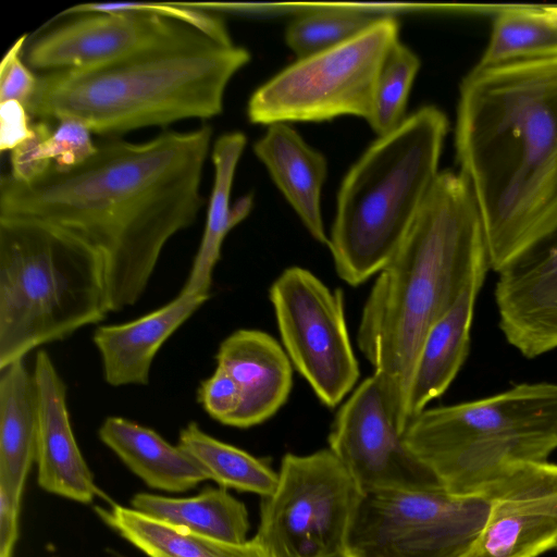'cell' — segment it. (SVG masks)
<instances>
[{
	"label": "cell",
	"mask_w": 557,
	"mask_h": 557,
	"mask_svg": "<svg viewBox=\"0 0 557 557\" xmlns=\"http://www.w3.org/2000/svg\"><path fill=\"white\" fill-rule=\"evenodd\" d=\"M197 398L212 419L225 425L237 412L242 403L240 389L236 381L218 366L213 374L200 383Z\"/></svg>",
	"instance_id": "836d02e7"
},
{
	"label": "cell",
	"mask_w": 557,
	"mask_h": 557,
	"mask_svg": "<svg viewBox=\"0 0 557 557\" xmlns=\"http://www.w3.org/2000/svg\"><path fill=\"white\" fill-rule=\"evenodd\" d=\"M210 295L181 292L166 305L133 321L98 326L92 341L104 381L114 387L147 385L154 356Z\"/></svg>",
	"instance_id": "ac0fdd59"
},
{
	"label": "cell",
	"mask_w": 557,
	"mask_h": 557,
	"mask_svg": "<svg viewBox=\"0 0 557 557\" xmlns=\"http://www.w3.org/2000/svg\"><path fill=\"white\" fill-rule=\"evenodd\" d=\"M216 366L237 383L242 403L227 425L247 429L273 417L293 387L292 362L283 346L260 330H237L219 346Z\"/></svg>",
	"instance_id": "e0dca14e"
},
{
	"label": "cell",
	"mask_w": 557,
	"mask_h": 557,
	"mask_svg": "<svg viewBox=\"0 0 557 557\" xmlns=\"http://www.w3.org/2000/svg\"><path fill=\"white\" fill-rule=\"evenodd\" d=\"M108 312L94 249L42 224L0 219V370Z\"/></svg>",
	"instance_id": "8992f818"
},
{
	"label": "cell",
	"mask_w": 557,
	"mask_h": 557,
	"mask_svg": "<svg viewBox=\"0 0 557 557\" xmlns=\"http://www.w3.org/2000/svg\"><path fill=\"white\" fill-rule=\"evenodd\" d=\"M420 69L418 55L398 41L381 69L369 125L380 136L396 129L406 119L409 91Z\"/></svg>",
	"instance_id": "f1b7e54d"
},
{
	"label": "cell",
	"mask_w": 557,
	"mask_h": 557,
	"mask_svg": "<svg viewBox=\"0 0 557 557\" xmlns=\"http://www.w3.org/2000/svg\"><path fill=\"white\" fill-rule=\"evenodd\" d=\"M26 35L14 41L0 64V103L18 101L25 107L29 102L37 85V75L23 59Z\"/></svg>",
	"instance_id": "d6a6232c"
},
{
	"label": "cell",
	"mask_w": 557,
	"mask_h": 557,
	"mask_svg": "<svg viewBox=\"0 0 557 557\" xmlns=\"http://www.w3.org/2000/svg\"><path fill=\"white\" fill-rule=\"evenodd\" d=\"M247 143L242 132L221 135L213 144L211 159L214 180L200 246L182 292L210 295L212 273L221 256L227 233L242 222L252 208V196L246 195L231 207L230 198L237 163Z\"/></svg>",
	"instance_id": "603a6c76"
},
{
	"label": "cell",
	"mask_w": 557,
	"mask_h": 557,
	"mask_svg": "<svg viewBox=\"0 0 557 557\" xmlns=\"http://www.w3.org/2000/svg\"><path fill=\"white\" fill-rule=\"evenodd\" d=\"M496 273L498 325L508 344L529 359L557 349V230Z\"/></svg>",
	"instance_id": "9a60e30c"
},
{
	"label": "cell",
	"mask_w": 557,
	"mask_h": 557,
	"mask_svg": "<svg viewBox=\"0 0 557 557\" xmlns=\"http://www.w3.org/2000/svg\"><path fill=\"white\" fill-rule=\"evenodd\" d=\"M191 26L150 13L91 12L71 17L37 37L23 52L44 73L108 65L163 45Z\"/></svg>",
	"instance_id": "5bb4252c"
},
{
	"label": "cell",
	"mask_w": 557,
	"mask_h": 557,
	"mask_svg": "<svg viewBox=\"0 0 557 557\" xmlns=\"http://www.w3.org/2000/svg\"><path fill=\"white\" fill-rule=\"evenodd\" d=\"M33 134V122L26 107L18 101L0 103V150L12 151Z\"/></svg>",
	"instance_id": "e575fe53"
},
{
	"label": "cell",
	"mask_w": 557,
	"mask_h": 557,
	"mask_svg": "<svg viewBox=\"0 0 557 557\" xmlns=\"http://www.w3.org/2000/svg\"><path fill=\"white\" fill-rule=\"evenodd\" d=\"M447 132L445 113L424 106L380 136L346 174L327 246L348 285L379 273L403 243L440 174Z\"/></svg>",
	"instance_id": "5b68a950"
},
{
	"label": "cell",
	"mask_w": 557,
	"mask_h": 557,
	"mask_svg": "<svg viewBox=\"0 0 557 557\" xmlns=\"http://www.w3.org/2000/svg\"><path fill=\"white\" fill-rule=\"evenodd\" d=\"M131 504L144 515L199 535L233 544L248 541V510L221 486H207L191 497L137 493Z\"/></svg>",
	"instance_id": "cb8c5ba5"
},
{
	"label": "cell",
	"mask_w": 557,
	"mask_h": 557,
	"mask_svg": "<svg viewBox=\"0 0 557 557\" xmlns=\"http://www.w3.org/2000/svg\"><path fill=\"white\" fill-rule=\"evenodd\" d=\"M212 127L163 132L145 143L111 139L69 170L32 183L0 181V219L66 234L102 259L109 311L134 306L171 237L205 205L201 180Z\"/></svg>",
	"instance_id": "6da1fadb"
},
{
	"label": "cell",
	"mask_w": 557,
	"mask_h": 557,
	"mask_svg": "<svg viewBox=\"0 0 557 557\" xmlns=\"http://www.w3.org/2000/svg\"><path fill=\"white\" fill-rule=\"evenodd\" d=\"M545 9L557 17V5H545Z\"/></svg>",
	"instance_id": "8d00e7d4"
},
{
	"label": "cell",
	"mask_w": 557,
	"mask_h": 557,
	"mask_svg": "<svg viewBox=\"0 0 557 557\" xmlns=\"http://www.w3.org/2000/svg\"><path fill=\"white\" fill-rule=\"evenodd\" d=\"M177 445L221 487L265 497L276 485L277 472L267 461L207 434L194 421L180 431Z\"/></svg>",
	"instance_id": "4316f807"
},
{
	"label": "cell",
	"mask_w": 557,
	"mask_h": 557,
	"mask_svg": "<svg viewBox=\"0 0 557 557\" xmlns=\"http://www.w3.org/2000/svg\"><path fill=\"white\" fill-rule=\"evenodd\" d=\"M0 372V487L21 502L37 458V389L24 359Z\"/></svg>",
	"instance_id": "7402d4cb"
},
{
	"label": "cell",
	"mask_w": 557,
	"mask_h": 557,
	"mask_svg": "<svg viewBox=\"0 0 557 557\" xmlns=\"http://www.w3.org/2000/svg\"><path fill=\"white\" fill-rule=\"evenodd\" d=\"M91 12H135L161 15L191 26L220 44H233L221 17L212 12L189 7L185 2L83 3L65 9L57 17Z\"/></svg>",
	"instance_id": "f546056e"
},
{
	"label": "cell",
	"mask_w": 557,
	"mask_h": 557,
	"mask_svg": "<svg viewBox=\"0 0 557 557\" xmlns=\"http://www.w3.org/2000/svg\"><path fill=\"white\" fill-rule=\"evenodd\" d=\"M253 152L293 207L310 235L329 245L321 213V190L327 175L325 157L288 124L275 123L253 144Z\"/></svg>",
	"instance_id": "d6986e66"
},
{
	"label": "cell",
	"mask_w": 557,
	"mask_h": 557,
	"mask_svg": "<svg viewBox=\"0 0 557 557\" xmlns=\"http://www.w3.org/2000/svg\"><path fill=\"white\" fill-rule=\"evenodd\" d=\"M441 486L481 494L506 466L557 449V384L521 383L478 400L424 409L401 434Z\"/></svg>",
	"instance_id": "52a82bcc"
},
{
	"label": "cell",
	"mask_w": 557,
	"mask_h": 557,
	"mask_svg": "<svg viewBox=\"0 0 557 557\" xmlns=\"http://www.w3.org/2000/svg\"><path fill=\"white\" fill-rule=\"evenodd\" d=\"M91 132L75 120H61L47 138L48 159L59 170H69L88 160L97 150Z\"/></svg>",
	"instance_id": "4dcf8cb0"
},
{
	"label": "cell",
	"mask_w": 557,
	"mask_h": 557,
	"mask_svg": "<svg viewBox=\"0 0 557 557\" xmlns=\"http://www.w3.org/2000/svg\"><path fill=\"white\" fill-rule=\"evenodd\" d=\"M481 494L488 513L469 557H537L557 548V463H510Z\"/></svg>",
	"instance_id": "4fadbf2b"
},
{
	"label": "cell",
	"mask_w": 557,
	"mask_h": 557,
	"mask_svg": "<svg viewBox=\"0 0 557 557\" xmlns=\"http://www.w3.org/2000/svg\"><path fill=\"white\" fill-rule=\"evenodd\" d=\"M96 512L108 527L148 557H268L253 537L242 544L226 543L117 504L110 508L97 507Z\"/></svg>",
	"instance_id": "d4e9b609"
},
{
	"label": "cell",
	"mask_w": 557,
	"mask_h": 557,
	"mask_svg": "<svg viewBox=\"0 0 557 557\" xmlns=\"http://www.w3.org/2000/svg\"><path fill=\"white\" fill-rule=\"evenodd\" d=\"M488 269L471 188L459 172L442 171L403 243L377 273L357 332L359 349L386 386L400 434L426 333Z\"/></svg>",
	"instance_id": "3957f363"
},
{
	"label": "cell",
	"mask_w": 557,
	"mask_h": 557,
	"mask_svg": "<svg viewBox=\"0 0 557 557\" xmlns=\"http://www.w3.org/2000/svg\"><path fill=\"white\" fill-rule=\"evenodd\" d=\"M557 549V548H556Z\"/></svg>",
	"instance_id": "74e56055"
},
{
	"label": "cell",
	"mask_w": 557,
	"mask_h": 557,
	"mask_svg": "<svg viewBox=\"0 0 557 557\" xmlns=\"http://www.w3.org/2000/svg\"><path fill=\"white\" fill-rule=\"evenodd\" d=\"M455 147L497 272L557 230V58L473 67Z\"/></svg>",
	"instance_id": "7a4b0ae2"
},
{
	"label": "cell",
	"mask_w": 557,
	"mask_h": 557,
	"mask_svg": "<svg viewBox=\"0 0 557 557\" xmlns=\"http://www.w3.org/2000/svg\"><path fill=\"white\" fill-rule=\"evenodd\" d=\"M33 375L38 400V484L50 494L90 504L98 488L73 433L67 386L47 351L37 352Z\"/></svg>",
	"instance_id": "2e32d148"
},
{
	"label": "cell",
	"mask_w": 557,
	"mask_h": 557,
	"mask_svg": "<svg viewBox=\"0 0 557 557\" xmlns=\"http://www.w3.org/2000/svg\"><path fill=\"white\" fill-rule=\"evenodd\" d=\"M329 449L360 493L440 485L403 440L386 386L374 372L339 407Z\"/></svg>",
	"instance_id": "7c38bea8"
},
{
	"label": "cell",
	"mask_w": 557,
	"mask_h": 557,
	"mask_svg": "<svg viewBox=\"0 0 557 557\" xmlns=\"http://www.w3.org/2000/svg\"><path fill=\"white\" fill-rule=\"evenodd\" d=\"M100 441L146 485L170 493L186 492L209 480L178 445L152 429L122 417H108L99 428Z\"/></svg>",
	"instance_id": "44dd1931"
},
{
	"label": "cell",
	"mask_w": 557,
	"mask_h": 557,
	"mask_svg": "<svg viewBox=\"0 0 557 557\" xmlns=\"http://www.w3.org/2000/svg\"><path fill=\"white\" fill-rule=\"evenodd\" d=\"M269 298L290 362L318 399L335 408L360 375L343 292L330 289L305 268L289 267L272 283Z\"/></svg>",
	"instance_id": "8fae6325"
},
{
	"label": "cell",
	"mask_w": 557,
	"mask_h": 557,
	"mask_svg": "<svg viewBox=\"0 0 557 557\" xmlns=\"http://www.w3.org/2000/svg\"><path fill=\"white\" fill-rule=\"evenodd\" d=\"M52 128L48 121L33 123V134L17 145L10 157V175L22 183H32L44 176L53 165L46 154L45 144Z\"/></svg>",
	"instance_id": "1f68e13d"
},
{
	"label": "cell",
	"mask_w": 557,
	"mask_h": 557,
	"mask_svg": "<svg viewBox=\"0 0 557 557\" xmlns=\"http://www.w3.org/2000/svg\"><path fill=\"white\" fill-rule=\"evenodd\" d=\"M249 61L244 47L190 28L108 65L38 75L26 109L38 120L78 121L99 135L208 120L221 114L230 81Z\"/></svg>",
	"instance_id": "277c9868"
},
{
	"label": "cell",
	"mask_w": 557,
	"mask_h": 557,
	"mask_svg": "<svg viewBox=\"0 0 557 557\" xmlns=\"http://www.w3.org/2000/svg\"><path fill=\"white\" fill-rule=\"evenodd\" d=\"M398 41V21L377 17L352 38L297 59L255 90L249 121L269 126L354 115L368 122L381 69Z\"/></svg>",
	"instance_id": "ba28073f"
},
{
	"label": "cell",
	"mask_w": 557,
	"mask_h": 557,
	"mask_svg": "<svg viewBox=\"0 0 557 557\" xmlns=\"http://www.w3.org/2000/svg\"><path fill=\"white\" fill-rule=\"evenodd\" d=\"M21 502L0 487V557H13L18 539Z\"/></svg>",
	"instance_id": "d590c367"
},
{
	"label": "cell",
	"mask_w": 557,
	"mask_h": 557,
	"mask_svg": "<svg viewBox=\"0 0 557 557\" xmlns=\"http://www.w3.org/2000/svg\"><path fill=\"white\" fill-rule=\"evenodd\" d=\"M488 500L441 485L360 493L342 557H469Z\"/></svg>",
	"instance_id": "9c48e42d"
},
{
	"label": "cell",
	"mask_w": 557,
	"mask_h": 557,
	"mask_svg": "<svg viewBox=\"0 0 557 557\" xmlns=\"http://www.w3.org/2000/svg\"><path fill=\"white\" fill-rule=\"evenodd\" d=\"M483 282L474 281L426 333L408 387L406 426L430 401L446 392L465 363L470 350L474 304Z\"/></svg>",
	"instance_id": "ffe728a7"
},
{
	"label": "cell",
	"mask_w": 557,
	"mask_h": 557,
	"mask_svg": "<svg viewBox=\"0 0 557 557\" xmlns=\"http://www.w3.org/2000/svg\"><path fill=\"white\" fill-rule=\"evenodd\" d=\"M557 58V17L545 5H504L494 15L488 45L474 66Z\"/></svg>",
	"instance_id": "484cf974"
},
{
	"label": "cell",
	"mask_w": 557,
	"mask_h": 557,
	"mask_svg": "<svg viewBox=\"0 0 557 557\" xmlns=\"http://www.w3.org/2000/svg\"><path fill=\"white\" fill-rule=\"evenodd\" d=\"M376 18L355 9H318L296 17L285 40L297 59H302L352 38Z\"/></svg>",
	"instance_id": "83f0119b"
},
{
	"label": "cell",
	"mask_w": 557,
	"mask_h": 557,
	"mask_svg": "<svg viewBox=\"0 0 557 557\" xmlns=\"http://www.w3.org/2000/svg\"><path fill=\"white\" fill-rule=\"evenodd\" d=\"M359 494L329 448L285 454L253 539L268 557H342Z\"/></svg>",
	"instance_id": "30bf717a"
}]
</instances>
